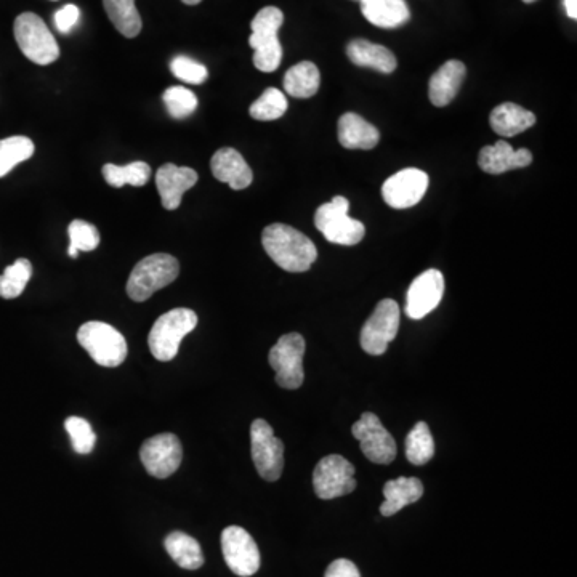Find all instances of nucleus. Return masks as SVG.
Returning <instances> with one entry per match:
<instances>
[{
  "label": "nucleus",
  "mask_w": 577,
  "mask_h": 577,
  "mask_svg": "<svg viewBox=\"0 0 577 577\" xmlns=\"http://www.w3.org/2000/svg\"><path fill=\"white\" fill-rule=\"evenodd\" d=\"M263 249L270 259L289 273H303L318 259V249L308 236L283 223H273L263 230Z\"/></svg>",
  "instance_id": "nucleus-1"
},
{
  "label": "nucleus",
  "mask_w": 577,
  "mask_h": 577,
  "mask_svg": "<svg viewBox=\"0 0 577 577\" xmlns=\"http://www.w3.org/2000/svg\"><path fill=\"white\" fill-rule=\"evenodd\" d=\"M284 23V15L276 7H265L255 15L251 23L249 45L254 49L255 68L262 73H273L283 60V45L278 31Z\"/></svg>",
  "instance_id": "nucleus-2"
},
{
  "label": "nucleus",
  "mask_w": 577,
  "mask_h": 577,
  "mask_svg": "<svg viewBox=\"0 0 577 577\" xmlns=\"http://www.w3.org/2000/svg\"><path fill=\"white\" fill-rule=\"evenodd\" d=\"M180 263L169 254L148 255L135 265L127 281V295L134 302H145L151 295L174 283Z\"/></svg>",
  "instance_id": "nucleus-3"
},
{
  "label": "nucleus",
  "mask_w": 577,
  "mask_h": 577,
  "mask_svg": "<svg viewBox=\"0 0 577 577\" xmlns=\"http://www.w3.org/2000/svg\"><path fill=\"white\" fill-rule=\"evenodd\" d=\"M198 326V315L190 308H175L159 316L148 337L151 353L158 361H172L180 343Z\"/></svg>",
  "instance_id": "nucleus-4"
},
{
  "label": "nucleus",
  "mask_w": 577,
  "mask_h": 577,
  "mask_svg": "<svg viewBox=\"0 0 577 577\" xmlns=\"http://www.w3.org/2000/svg\"><path fill=\"white\" fill-rule=\"evenodd\" d=\"M77 342L89 353L95 363L105 368H118L127 358V342L124 335L101 321H89L77 331Z\"/></svg>",
  "instance_id": "nucleus-5"
},
{
  "label": "nucleus",
  "mask_w": 577,
  "mask_h": 577,
  "mask_svg": "<svg viewBox=\"0 0 577 577\" xmlns=\"http://www.w3.org/2000/svg\"><path fill=\"white\" fill-rule=\"evenodd\" d=\"M13 33L23 55L36 65L47 66L60 58L57 39L36 13H21L15 20Z\"/></svg>",
  "instance_id": "nucleus-6"
},
{
  "label": "nucleus",
  "mask_w": 577,
  "mask_h": 577,
  "mask_svg": "<svg viewBox=\"0 0 577 577\" xmlns=\"http://www.w3.org/2000/svg\"><path fill=\"white\" fill-rule=\"evenodd\" d=\"M350 202L343 196H335L332 201L319 206L315 214V225L321 235L332 244L340 246H356L366 235V226L348 217Z\"/></svg>",
  "instance_id": "nucleus-7"
},
{
  "label": "nucleus",
  "mask_w": 577,
  "mask_h": 577,
  "mask_svg": "<svg viewBox=\"0 0 577 577\" xmlns=\"http://www.w3.org/2000/svg\"><path fill=\"white\" fill-rule=\"evenodd\" d=\"M303 355H305V339L297 332H291L281 337L271 348V368L276 372V384L286 390H297L305 380L303 372Z\"/></svg>",
  "instance_id": "nucleus-8"
},
{
  "label": "nucleus",
  "mask_w": 577,
  "mask_h": 577,
  "mask_svg": "<svg viewBox=\"0 0 577 577\" xmlns=\"http://www.w3.org/2000/svg\"><path fill=\"white\" fill-rule=\"evenodd\" d=\"M400 329V305L392 299L377 303L361 329V348L368 355L380 356L387 352Z\"/></svg>",
  "instance_id": "nucleus-9"
},
{
  "label": "nucleus",
  "mask_w": 577,
  "mask_h": 577,
  "mask_svg": "<svg viewBox=\"0 0 577 577\" xmlns=\"http://www.w3.org/2000/svg\"><path fill=\"white\" fill-rule=\"evenodd\" d=\"M252 459L260 477L278 481L284 469V444L276 438L267 420L257 419L251 427Z\"/></svg>",
  "instance_id": "nucleus-10"
},
{
  "label": "nucleus",
  "mask_w": 577,
  "mask_h": 577,
  "mask_svg": "<svg viewBox=\"0 0 577 577\" xmlns=\"http://www.w3.org/2000/svg\"><path fill=\"white\" fill-rule=\"evenodd\" d=\"M313 488L323 501L347 496L356 489L355 467L337 454L324 457L313 472Z\"/></svg>",
  "instance_id": "nucleus-11"
},
{
  "label": "nucleus",
  "mask_w": 577,
  "mask_h": 577,
  "mask_svg": "<svg viewBox=\"0 0 577 577\" xmlns=\"http://www.w3.org/2000/svg\"><path fill=\"white\" fill-rule=\"evenodd\" d=\"M140 459L151 477L164 480L174 475L182 464V443L174 433L151 436L150 440L142 444Z\"/></svg>",
  "instance_id": "nucleus-12"
},
{
  "label": "nucleus",
  "mask_w": 577,
  "mask_h": 577,
  "mask_svg": "<svg viewBox=\"0 0 577 577\" xmlns=\"http://www.w3.org/2000/svg\"><path fill=\"white\" fill-rule=\"evenodd\" d=\"M222 552L226 565L236 576L251 577L260 569L259 547L254 537L241 526L223 529Z\"/></svg>",
  "instance_id": "nucleus-13"
},
{
  "label": "nucleus",
  "mask_w": 577,
  "mask_h": 577,
  "mask_svg": "<svg viewBox=\"0 0 577 577\" xmlns=\"http://www.w3.org/2000/svg\"><path fill=\"white\" fill-rule=\"evenodd\" d=\"M352 433L360 441L364 456L374 464L388 465L395 460V440L376 414L364 412L360 420L353 424Z\"/></svg>",
  "instance_id": "nucleus-14"
},
{
  "label": "nucleus",
  "mask_w": 577,
  "mask_h": 577,
  "mask_svg": "<svg viewBox=\"0 0 577 577\" xmlns=\"http://www.w3.org/2000/svg\"><path fill=\"white\" fill-rule=\"evenodd\" d=\"M428 175L420 169H404L382 186L384 201L392 209H409L419 204L428 190Z\"/></svg>",
  "instance_id": "nucleus-15"
},
{
  "label": "nucleus",
  "mask_w": 577,
  "mask_h": 577,
  "mask_svg": "<svg viewBox=\"0 0 577 577\" xmlns=\"http://www.w3.org/2000/svg\"><path fill=\"white\" fill-rule=\"evenodd\" d=\"M444 294V276L441 271L427 270L412 281L406 295V315L422 319L440 305Z\"/></svg>",
  "instance_id": "nucleus-16"
},
{
  "label": "nucleus",
  "mask_w": 577,
  "mask_h": 577,
  "mask_svg": "<svg viewBox=\"0 0 577 577\" xmlns=\"http://www.w3.org/2000/svg\"><path fill=\"white\" fill-rule=\"evenodd\" d=\"M196 170L164 164L156 172V186L161 196L162 206L167 210H177L182 204L183 194L198 183Z\"/></svg>",
  "instance_id": "nucleus-17"
},
{
  "label": "nucleus",
  "mask_w": 577,
  "mask_h": 577,
  "mask_svg": "<svg viewBox=\"0 0 577 577\" xmlns=\"http://www.w3.org/2000/svg\"><path fill=\"white\" fill-rule=\"evenodd\" d=\"M533 162V154L526 148L513 150L510 143L499 140L494 146H485L478 156V166L491 175L504 174L510 170L525 169Z\"/></svg>",
  "instance_id": "nucleus-18"
},
{
  "label": "nucleus",
  "mask_w": 577,
  "mask_h": 577,
  "mask_svg": "<svg viewBox=\"0 0 577 577\" xmlns=\"http://www.w3.org/2000/svg\"><path fill=\"white\" fill-rule=\"evenodd\" d=\"M210 169L218 182L228 183L231 190H246L254 180V174L246 159L233 148L218 150L210 161Z\"/></svg>",
  "instance_id": "nucleus-19"
},
{
  "label": "nucleus",
  "mask_w": 577,
  "mask_h": 577,
  "mask_svg": "<svg viewBox=\"0 0 577 577\" xmlns=\"http://www.w3.org/2000/svg\"><path fill=\"white\" fill-rule=\"evenodd\" d=\"M467 76V68L459 60H449L441 66L428 82V98L438 108L448 106L459 93L460 85Z\"/></svg>",
  "instance_id": "nucleus-20"
},
{
  "label": "nucleus",
  "mask_w": 577,
  "mask_h": 577,
  "mask_svg": "<svg viewBox=\"0 0 577 577\" xmlns=\"http://www.w3.org/2000/svg\"><path fill=\"white\" fill-rule=\"evenodd\" d=\"M380 134L371 122L360 114L345 113L339 119V142L347 150H372L379 143Z\"/></svg>",
  "instance_id": "nucleus-21"
},
{
  "label": "nucleus",
  "mask_w": 577,
  "mask_h": 577,
  "mask_svg": "<svg viewBox=\"0 0 577 577\" xmlns=\"http://www.w3.org/2000/svg\"><path fill=\"white\" fill-rule=\"evenodd\" d=\"M363 17L377 28L395 29L408 23L411 12L404 0H360Z\"/></svg>",
  "instance_id": "nucleus-22"
},
{
  "label": "nucleus",
  "mask_w": 577,
  "mask_h": 577,
  "mask_svg": "<svg viewBox=\"0 0 577 577\" xmlns=\"http://www.w3.org/2000/svg\"><path fill=\"white\" fill-rule=\"evenodd\" d=\"M347 55L353 65L372 68L382 74H392L398 66L392 50L384 45L372 44L366 39H355L347 47Z\"/></svg>",
  "instance_id": "nucleus-23"
},
{
  "label": "nucleus",
  "mask_w": 577,
  "mask_h": 577,
  "mask_svg": "<svg viewBox=\"0 0 577 577\" xmlns=\"http://www.w3.org/2000/svg\"><path fill=\"white\" fill-rule=\"evenodd\" d=\"M385 502L380 505V513L384 517H393L408 505L416 504L424 496V485L419 478H396L385 483Z\"/></svg>",
  "instance_id": "nucleus-24"
},
{
  "label": "nucleus",
  "mask_w": 577,
  "mask_h": 577,
  "mask_svg": "<svg viewBox=\"0 0 577 577\" xmlns=\"http://www.w3.org/2000/svg\"><path fill=\"white\" fill-rule=\"evenodd\" d=\"M489 122L497 135L510 138L531 129L536 124V116L528 109L507 101L493 109Z\"/></svg>",
  "instance_id": "nucleus-25"
},
{
  "label": "nucleus",
  "mask_w": 577,
  "mask_h": 577,
  "mask_svg": "<svg viewBox=\"0 0 577 577\" xmlns=\"http://www.w3.org/2000/svg\"><path fill=\"white\" fill-rule=\"evenodd\" d=\"M321 84V74L318 66L311 61H302L292 66L284 76V89L294 98L315 97Z\"/></svg>",
  "instance_id": "nucleus-26"
},
{
  "label": "nucleus",
  "mask_w": 577,
  "mask_h": 577,
  "mask_svg": "<svg viewBox=\"0 0 577 577\" xmlns=\"http://www.w3.org/2000/svg\"><path fill=\"white\" fill-rule=\"evenodd\" d=\"M167 553L170 558L177 563L180 568L194 569L201 568L204 565V555H202L201 545L194 539L182 531H174L166 537L164 541Z\"/></svg>",
  "instance_id": "nucleus-27"
},
{
  "label": "nucleus",
  "mask_w": 577,
  "mask_h": 577,
  "mask_svg": "<svg viewBox=\"0 0 577 577\" xmlns=\"http://www.w3.org/2000/svg\"><path fill=\"white\" fill-rule=\"evenodd\" d=\"M106 15L122 36L134 39L142 31V17L135 7V0H103Z\"/></svg>",
  "instance_id": "nucleus-28"
},
{
  "label": "nucleus",
  "mask_w": 577,
  "mask_h": 577,
  "mask_svg": "<svg viewBox=\"0 0 577 577\" xmlns=\"http://www.w3.org/2000/svg\"><path fill=\"white\" fill-rule=\"evenodd\" d=\"M103 177L108 185L114 188L132 185L145 186L151 177V167L143 161L132 162L127 166H114V164H105L103 166Z\"/></svg>",
  "instance_id": "nucleus-29"
},
{
  "label": "nucleus",
  "mask_w": 577,
  "mask_h": 577,
  "mask_svg": "<svg viewBox=\"0 0 577 577\" xmlns=\"http://www.w3.org/2000/svg\"><path fill=\"white\" fill-rule=\"evenodd\" d=\"M33 140L28 137H9L0 140V178L9 175L18 164L33 158Z\"/></svg>",
  "instance_id": "nucleus-30"
},
{
  "label": "nucleus",
  "mask_w": 577,
  "mask_h": 577,
  "mask_svg": "<svg viewBox=\"0 0 577 577\" xmlns=\"http://www.w3.org/2000/svg\"><path fill=\"white\" fill-rule=\"evenodd\" d=\"M435 456V441L425 422H417L406 436V457L412 465H425Z\"/></svg>",
  "instance_id": "nucleus-31"
},
{
  "label": "nucleus",
  "mask_w": 577,
  "mask_h": 577,
  "mask_svg": "<svg viewBox=\"0 0 577 577\" xmlns=\"http://www.w3.org/2000/svg\"><path fill=\"white\" fill-rule=\"evenodd\" d=\"M33 276V265L28 259H18L17 262L5 268L0 276V297L2 299H17L23 294L29 279Z\"/></svg>",
  "instance_id": "nucleus-32"
},
{
  "label": "nucleus",
  "mask_w": 577,
  "mask_h": 577,
  "mask_svg": "<svg viewBox=\"0 0 577 577\" xmlns=\"http://www.w3.org/2000/svg\"><path fill=\"white\" fill-rule=\"evenodd\" d=\"M287 98L281 90L270 87L252 103L249 114L257 121H276L287 111Z\"/></svg>",
  "instance_id": "nucleus-33"
},
{
  "label": "nucleus",
  "mask_w": 577,
  "mask_h": 577,
  "mask_svg": "<svg viewBox=\"0 0 577 577\" xmlns=\"http://www.w3.org/2000/svg\"><path fill=\"white\" fill-rule=\"evenodd\" d=\"M69 249L71 259H76L79 252H92L100 246V233L97 226L84 220H74L68 226Z\"/></svg>",
  "instance_id": "nucleus-34"
},
{
  "label": "nucleus",
  "mask_w": 577,
  "mask_h": 577,
  "mask_svg": "<svg viewBox=\"0 0 577 577\" xmlns=\"http://www.w3.org/2000/svg\"><path fill=\"white\" fill-rule=\"evenodd\" d=\"M162 100L166 105L167 113L174 119L188 118L198 109V97L182 85L169 87L162 95Z\"/></svg>",
  "instance_id": "nucleus-35"
},
{
  "label": "nucleus",
  "mask_w": 577,
  "mask_h": 577,
  "mask_svg": "<svg viewBox=\"0 0 577 577\" xmlns=\"http://www.w3.org/2000/svg\"><path fill=\"white\" fill-rule=\"evenodd\" d=\"M65 428L77 454H90L93 451L95 443H97V436L93 433L87 420L82 419V417H68Z\"/></svg>",
  "instance_id": "nucleus-36"
},
{
  "label": "nucleus",
  "mask_w": 577,
  "mask_h": 577,
  "mask_svg": "<svg viewBox=\"0 0 577 577\" xmlns=\"http://www.w3.org/2000/svg\"><path fill=\"white\" fill-rule=\"evenodd\" d=\"M170 71L174 73L177 79L191 85L204 84L209 77L206 66L201 65L199 61L193 60V58L183 57V55L170 61Z\"/></svg>",
  "instance_id": "nucleus-37"
},
{
  "label": "nucleus",
  "mask_w": 577,
  "mask_h": 577,
  "mask_svg": "<svg viewBox=\"0 0 577 577\" xmlns=\"http://www.w3.org/2000/svg\"><path fill=\"white\" fill-rule=\"evenodd\" d=\"M79 18H81V10L77 9L76 5L69 4L61 7V9L55 13L53 20H55L58 33L69 34L73 31L74 26L77 25Z\"/></svg>",
  "instance_id": "nucleus-38"
},
{
  "label": "nucleus",
  "mask_w": 577,
  "mask_h": 577,
  "mask_svg": "<svg viewBox=\"0 0 577 577\" xmlns=\"http://www.w3.org/2000/svg\"><path fill=\"white\" fill-rule=\"evenodd\" d=\"M324 577H361V574L353 561L339 558L327 566Z\"/></svg>",
  "instance_id": "nucleus-39"
},
{
  "label": "nucleus",
  "mask_w": 577,
  "mask_h": 577,
  "mask_svg": "<svg viewBox=\"0 0 577 577\" xmlns=\"http://www.w3.org/2000/svg\"><path fill=\"white\" fill-rule=\"evenodd\" d=\"M565 9L569 18H577V0H565Z\"/></svg>",
  "instance_id": "nucleus-40"
},
{
  "label": "nucleus",
  "mask_w": 577,
  "mask_h": 577,
  "mask_svg": "<svg viewBox=\"0 0 577 577\" xmlns=\"http://www.w3.org/2000/svg\"><path fill=\"white\" fill-rule=\"evenodd\" d=\"M182 2L186 5H198L201 4L202 0H182Z\"/></svg>",
  "instance_id": "nucleus-41"
},
{
  "label": "nucleus",
  "mask_w": 577,
  "mask_h": 577,
  "mask_svg": "<svg viewBox=\"0 0 577 577\" xmlns=\"http://www.w3.org/2000/svg\"><path fill=\"white\" fill-rule=\"evenodd\" d=\"M525 4H533V2H537V0H523Z\"/></svg>",
  "instance_id": "nucleus-42"
}]
</instances>
